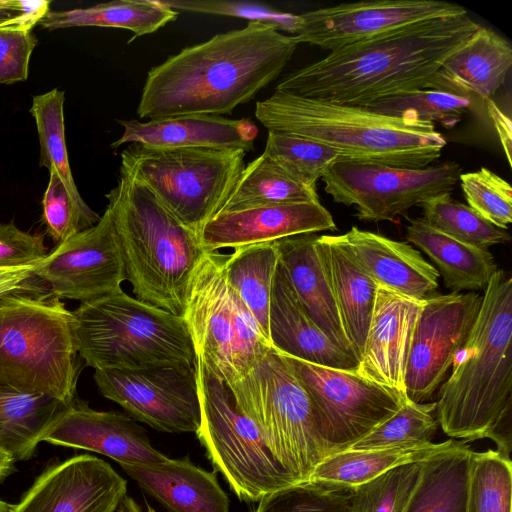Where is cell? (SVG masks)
Instances as JSON below:
<instances>
[{
	"mask_svg": "<svg viewBox=\"0 0 512 512\" xmlns=\"http://www.w3.org/2000/svg\"><path fill=\"white\" fill-rule=\"evenodd\" d=\"M483 295L475 291L430 295L418 312L405 370L408 400L430 399L452 367L477 318Z\"/></svg>",
	"mask_w": 512,
	"mask_h": 512,
	"instance_id": "cell-15",
	"label": "cell"
},
{
	"mask_svg": "<svg viewBox=\"0 0 512 512\" xmlns=\"http://www.w3.org/2000/svg\"><path fill=\"white\" fill-rule=\"evenodd\" d=\"M461 167L445 161L424 168L339 160L322 175L324 191L334 202L355 206L362 221H392L417 205L450 194Z\"/></svg>",
	"mask_w": 512,
	"mask_h": 512,
	"instance_id": "cell-13",
	"label": "cell"
},
{
	"mask_svg": "<svg viewBox=\"0 0 512 512\" xmlns=\"http://www.w3.org/2000/svg\"><path fill=\"white\" fill-rule=\"evenodd\" d=\"M512 66V47L502 36L480 26L442 65L432 89L488 101L504 84Z\"/></svg>",
	"mask_w": 512,
	"mask_h": 512,
	"instance_id": "cell-28",
	"label": "cell"
},
{
	"mask_svg": "<svg viewBox=\"0 0 512 512\" xmlns=\"http://www.w3.org/2000/svg\"><path fill=\"white\" fill-rule=\"evenodd\" d=\"M489 115L493 121L497 131L499 140L505 152L508 164L511 166V146H512V131L511 120L503 113V111L492 101H486Z\"/></svg>",
	"mask_w": 512,
	"mask_h": 512,
	"instance_id": "cell-51",
	"label": "cell"
},
{
	"mask_svg": "<svg viewBox=\"0 0 512 512\" xmlns=\"http://www.w3.org/2000/svg\"><path fill=\"white\" fill-rule=\"evenodd\" d=\"M0 512H10V505L0 500Z\"/></svg>",
	"mask_w": 512,
	"mask_h": 512,
	"instance_id": "cell-54",
	"label": "cell"
},
{
	"mask_svg": "<svg viewBox=\"0 0 512 512\" xmlns=\"http://www.w3.org/2000/svg\"><path fill=\"white\" fill-rule=\"evenodd\" d=\"M512 462L496 450L471 452L466 512H511Z\"/></svg>",
	"mask_w": 512,
	"mask_h": 512,
	"instance_id": "cell-38",
	"label": "cell"
},
{
	"mask_svg": "<svg viewBox=\"0 0 512 512\" xmlns=\"http://www.w3.org/2000/svg\"><path fill=\"white\" fill-rule=\"evenodd\" d=\"M47 0H0V30L32 31L50 11Z\"/></svg>",
	"mask_w": 512,
	"mask_h": 512,
	"instance_id": "cell-49",
	"label": "cell"
},
{
	"mask_svg": "<svg viewBox=\"0 0 512 512\" xmlns=\"http://www.w3.org/2000/svg\"><path fill=\"white\" fill-rule=\"evenodd\" d=\"M297 202H319L316 188L298 180L263 152L245 165L218 214Z\"/></svg>",
	"mask_w": 512,
	"mask_h": 512,
	"instance_id": "cell-34",
	"label": "cell"
},
{
	"mask_svg": "<svg viewBox=\"0 0 512 512\" xmlns=\"http://www.w3.org/2000/svg\"><path fill=\"white\" fill-rule=\"evenodd\" d=\"M406 230L407 241L436 263L445 286L454 293L485 289L498 270L488 249L458 241L421 218L411 220Z\"/></svg>",
	"mask_w": 512,
	"mask_h": 512,
	"instance_id": "cell-30",
	"label": "cell"
},
{
	"mask_svg": "<svg viewBox=\"0 0 512 512\" xmlns=\"http://www.w3.org/2000/svg\"><path fill=\"white\" fill-rule=\"evenodd\" d=\"M167 7L178 11L244 18L274 24L279 30L290 32L293 14L275 12L268 7L244 2L222 0H161Z\"/></svg>",
	"mask_w": 512,
	"mask_h": 512,
	"instance_id": "cell-46",
	"label": "cell"
},
{
	"mask_svg": "<svg viewBox=\"0 0 512 512\" xmlns=\"http://www.w3.org/2000/svg\"><path fill=\"white\" fill-rule=\"evenodd\" d=\"M438 425L436 402L415 403L406 399L393 416L349 449H382L430 443Z\"/></svg>",
	"mask_w": 512,
	"mask_h": 512,
	"instance_id": "cell-40",
	"label": "cell"
},
{
	"mask_svg": "<svg viewBox=\"0 0 512 512\" xmlns=\"http://www.w3.org/2000/svg\"><path fill=\"white\" fill-rule=\"evenodd\" d=\"M455 440L382 449H346L325 457L307 482L354 489L404 463L421 462L456 444Z\"/></svg>",
	"mask_w": 512,
	"mask_h": 512,
	"instance_id": "cell-31",
	"label": "cell"
},
{
	"mask_svg": "<svg viewBox=\"0 0 512 512\" xmlns=\"http://www.w3.org/2000/svg\"><path fill=\"white\" fill-rule=\"evenodd\" d=\"M72 314L78 354L95 370L194 365L184 318L122 290L81 302Z\"/></svg>",
	"mask_w": 512,
	"mask_h": 512,
	"instance_id": "cell-7",
	"label": "cell"
},
{
	"mask_svg": "<svg viewBox=\"0 0 512 512\" xmlns=\"http://www.w3.org/2000/svg\"><path fill=\"white\" fill-rule=\"evenodd\" d=\"M48 254L44 236L0 223V268L35 264Z\"/></svg>",
	"mask_w": 512,
	"mask_h": 512,
	"instance_id": "cell-48",
	"label": "cell"
},
{
	"mask_svg": "<svg viewBox=\"0 0 512 512\" xmlns=\"http://www.w3.org/2000/svg\"><path fill=\"white\" fill-rule=\"evenodd\" d=\"M275 244L279 261L307 314L333 344L355 357L340 321L316 237L296 235L276 240Z\"/></svg>",
	"mask_w": 512,
	"mask_h": 512,
	"instance_id": "cell-24",
	"label": "cell"
},
{
	"mask_svg": "<svg viewBox=\"0 0 512 512\" xmlns=\"http://www.w3.org/2000/svg\"><path fill=\"white\" fill-rule=\"evenodd\" d=\"M42 205V221L55 245L94 226L101 218L86 203L75 201L53 170L49 171Z\"/></svg>",
	"mask_w": 512,
	"mask_h": 512,
	"instance_id": "cell-43",
	"label": "cell"
},
{
	"mask_svg": "<svg viewBox=\"0 0 512 512\" xmlns=\"http://www.w3.org/2000/svg\"><path fill=\"white\" fill-rule=\"evenodd\" d=\"M268 334L270 346L283 355L334 369L355 371L358 366L307 314L280 261L271 288Z\"/></svg>",
	"mask_w": 512,
	"mask_h": 512,
	"instance_id": "cell-22",
	"label": "cell"
},
{
	"mask_svg": "<svg viewBox=\"0 0 512 512\" xmlns=\"http://www.w3.org/2000/svg\"><path fill=\"white\" fill-rule=\"evenodd\" d=\"M343 236L378 285L418 301L437 289L438 270L411 245L355 226Z\"/></svg>",
	"mask_w": 512,
	"mask_h": 512,
	"instance_id": "cell-26",
	"label": "cell"
},
{
	"mask_svg": "<svg viewBox=\"0 0 512 512\" xmlns=\"http://www.w3.org/2000/svg\"><path fill=\"white\" fill-rule=\"evenodd\" d=\"M225 257L217 251L204 252L190 282L183 318L195 358L231 385L271 346L227 283Z\"/></svg>",
	"mask_w": 512,
	"mask_h": 512,
	"instance_id": "cell-11",
	"label": "cell"
},
{
	"mask_svg": "<svg viewBox=\"0 0 512 512\" xmlns=\"http://www.w3.org/2000/svg\"><path fill=\"white\" fill-rule=\"evenodd\" d=\"M121 468L169 512H229V498L216 473L202 469L187 457Z\"/></svg>",
	"mask_w": 512,
	"mask_h": 512,
	"instance_id": "cell-25",
	"label": "cell"
},
{
	"mask_svg": "<svg viewBox=\"0 0 512 512\" xmlns=\"http://www.w3.org/2000/svg\"><path fill=\"white\" fill-rule=\"evenodd\" d=\"M255 117L268 131L330 146L342 160L419 169L437 160L447 144L432 122L279 91L256 103Z\"/></svg>",
	"mask_w": 512,
	"mask_h": 512,
	"instance_id": "cell-4",
	"label": "cell"
},
{
	"mask_svg": "<svg viewBox=\"0 0 512 512\" xmlns=\"http://www.w3.org/2000/svg\"><path fill=\"white\" fill-rule=\"evenodd\" d=\"M37 44L32 31L0 30V84L27 80L30 57Z\"/></svg>",
	"mask_w": 512,
	"mask_h": 512,
	"instance_id": "cell-47",
	"label": "cell"
},
{
	"mask_svg": "<svg viewBox=\"0 0 512 512\" xmlns=\"http://www.w3.org/2000/svg\"><path fill=\"white\" fill-rule=\"evenodd\" d=\"M298 44L274 24L248 21L186 47L149 70L137 114L149 119L230 114L279 76Z\"/></svg>",
	"mask_w": 512,
	"mask_h": 512,
	"instance_id": "cell-1",
	"label": "cell"
},
{
	"mask_svg": "<svg viewBox=\"0 0 512 512\" xmlns=\"http://www.w3.org/2000/svg\"><path fill=\"white\" fill-rule=\"evenodd\" d=\"M71 405L0 385V449L14 460L29 459Z\"/></svg>",
	"mask_w": 512,
	"mask_h": 512,
	"instance_id": "cell-29",
	"label": "cell"
},
{
	"mask_svg": "<svg viewBox=\"0 0 512 512\" xmlns=\"http://www.w3.org/2000/svg\"><path fill=\"white\" fill-rule=\"evenodd\" d=\"M471 105V100L466 96L419 89L380 99L365 108L388 116L439 122L450 129L456 126Z\"/></svg>",
	"mask_w": 512,
	"mask_h": 512,
	"instance_id": "cell-39",
	"label": "cell"
},
{
	"mask_svg": "<svg viewBox=\"0 0 512 512\" xmlns=\"http://www.w3.org/2000/svg\"><path fill=\"white\" fill-rule=\"evenodd\" d=\"M264 153L308 186L317 181L341 154L330 146L298 135L268 131Z\"/></svg>",
	"mask_w": 512,
	"mask_h": 512,
	"instance_id": "cell-41",
	"label": "cell"
},
{
	"mask_svg": "<svg viewBox=\"0 0 512 512\" xmlns=\"http://www.w3.org/2000/svg\"><path fill=\"white\" fill-rule=\"evenodd\" d=\"M421 462L398 465L352 489L346 512H404L419 480Z\"/></svg>",
	"mask_w": 512,
	"mask_h": 512,
	"instance_id": "cell-42",
	"label": "cell"
},
{
	"mask_svg": "<svg viewBox=\"0 0 512 512\" xmlns=\"http://www.w3.org/2000/svg\"><path fill=\"white\" fill-rule=\"evenodd\" d=\"M117 512H142L137 502L129 497L125 496L117 508Z\"/></svg>",
	"mask_w": 512,
	"mask_h": 512,
	"instance_id": "cell-53",
	"label": "cell"
},
{
	"mask_svg": "<svg viewBox=\"0 0 512 512\" xmlns=\"http://www.w3.org/2000/svg\"><path fill=\"white\" fill-rule=\"evenodd\" d=\"M458 4L436 0H377L343 3L294 15L297 42L334 51L428 20L461 16Z\"/></svg>",
	"mask_w": 512,
	"mask_h": 512,
	"instance_id": "cell-16",
	"label": "cell"
},
{
	"mask_svg": "<svg viewBox=\"0 0 512 512\" xmlns=\"http://www.w3.org/2000/svg\"><path fill=\"white\" fill-rule=\"evenodd\" d=\"M126 495L110 464L82 454L44 470L10 512H115Z\"/></svg>",
	"mask_w": 512,
	"mask_h": 512,
	"instance_id": "cell-18",
	"label": "cell"
},
{
	"mask_svg": "<svg viewBox=\"0 0 512 512\" xmlns=\"http://www.w3.org/2000/svg\"><path fill=\"white\" fill-rule=\"evenodd\" d=\"M279 255L275 241L234 248L226 254L225 278L257 321L269 341L268 321L272 282Z\"/></svg>",
	"mask_w": 512,
	"mask_h": 512,
	"instance_id": "cell-35",
	"label": "cell"
},
{
	"mask_svg": "<svg viewBox=\"0 0 512 512\" xmlns=\"http://www.w3.org/2000/svg\"><path fill=\"white\" fill-rule=\"evenodd\" d=\"M468 206L482 218L506 230L512 221V189L503 178L482 167L459 176Z\"/></svg>",
	"mask_w": 512,
	"mask_h": 512,
	"instance_id": "cell-44",
	"label": "cell"
},
{
	"mask_svg": "<svg viewBox=\"0 0 512 512\" xmlns=\"http://www.w3.org/2000/svg\"><path fill=\"white\" fill-rule=\"evenodd\" d=\"M336 229L320 201L297 202L217 214L205 223L198 238L204 252H213Z\"/></svg>",
	"mask_w": 512,
	"mask_h": 512,
	"instance_id": "cell-19",
	"label": "cell"
},
{
	"mask_svg": "<svg viewBox=\"0 0 512 512\" xmlns=\"http://www.w3.org/2000/svg\"><path fill=\"white\" fill-rule=\"evenodd\" d=\"M179 13L161 0H117L87 8L49 11L39 25L49 31L70 27H111L133 32L135 38L152 34L177 19Z\"/></svg>",
	"mask_w": 512,
	"mask_h": 512,
	"instance_id": "cell-33",
	"label": "cell"
},
{
	"mask_svg": "<svg viewBox=\"0 0 512 512\" xmlns=\"http://www.w3.org/2000/svg\"><path fill=\"white\" fill-rule=\"evenodd\" d=\"M316 246L327 270L343 330L359 362L378 284L357 260L343 235L316 237Z\"/></svg>",
	"mask_w": 512,
	"mask_h": 512,
	"instance_id": "cell-27",
	"label": "cell"
},
{
	"mask_svg": "<svg viewBox=\"0 0 512 512\" xmlns=\"http://www.w3.org/2000/svg\"><path fill=\"white\" fill-rule=\"evenodd\" d=\"M436 418L452 438H489L511 460L512 279L497 270L477 318L436 401Z\"/></svg>",
	"mask_w": 512,
	"mask_h": 512,
	"instance_id": "cell-3",
	"label": "cell"
},
{
	"mask_svg": "<svg viewBox=\"0 0 512 512\" xmlns=\"http://www.w3.org/2000/svg\"><path fill=\"white\" fill-rule=\"evenodd\" d=\"M480 26L468 14L417 23L331 51L284 76L275 91L366 107L402 92L432 89L443 63Z\"/></svg>",
	"mask_w": 512,
	"mask_h": 512,
	"instance_id": "cell-2",
	"label": "cell"
},
{
	"mask_svg": "<svg viewBox=\"0 0 512 512\" xmlns=\"http://www.w3.org/2000/svg\"><path fill=\"white\" fill-rule=\"evenodd\" d=\"M105 197L135 297L183 317L190 282L204 254L198 233L121 168L117 185Z\"/></svg>",
	"mask_w": 512,
	"mask_h": 512,
	"instance_id": "cell-5",
	"label": "cell"
},
{
	"mask_svg": "<svg viewBox=\"0 0 512 512\" xmlns=\"http://www.w3.org/2000/svg\"><path fill=\"white\" fill-rule=\"evenodd\" d=\"M228 386L280 465L298 483L307 482L329 451L319 435L310 399L285 357L271 347Z\"/></svg>",
	"mask_w": 512,
	"mask_h": 512,
	"instance_id": "cell-8",
	"label": "cell"
},
{
	"mask_svg": "<svg viewBox=\"0 0 512 512\" xmlns=\"http://www.w3.org/2000/svg\"><path fill=\"white\" fill-rule=\"evenodd\" d=\"M420 206L426 224L463 243L488 249L511 239L506 230L497 228L450 194L437 196Z\"/></svg>",
	"mask_w": 512,
	"mask_h": 512,
	"instance_id": "cell-37",
	"label": "cell"
},
{
	"mask_svg": "<svg viewBox=\"0 0 512 512\" xmlns=\"http://www.w3.org/2000/svg\"><path fill=\"white\" fill-rule=\"evenodd\" d=\"M350 489L297 483L265 495L254 512H346Z\"/></svg>",
	"mask_w": 512,
	"mask_h": 512,
	"instance_id": "cell-45",
	"label": "cell"
},
{
	"mask_svg": "<svg viewBox=\"0 0 512 512\" xmlns=\"http://www.w3.org/2000/svg\"><path fill=\"white\" fill-rule=\"evenodd\" d=\"M14 459L0 449V482H2L13 470Z\"/></svg>",
	"mask_w": 512,
	"mask_h": 512,
	"instance_id": "cell-52",
	"label": "cell"
},
{
	"mask_svg": "<svg viewBox=\"0 0 512 512\" xmlns=\"http://www.w3.org/2000/svg\"><path fill=\"white\" fill-rule=\"evenodd\" d=\"M147 512H156L152 507L147 506Z\"/></svg>",
	"mask_w": 512,
	"mask_h": 512,
	"instance_id": "cell-55",
	"label": "cell"
},
{
	"mask_svg": "<svg viewBox=\"0 0 512 512\" xmlns=\"http://www.w3.org/2000/svg\"><path fill=\"white\" fill-rule=\"evenodd\" d=\"M201 420L197 438L215 471L245 502L298 482L269 450L255 423L238 407L227 383L195 358Z\"/></svg>",
	"mask_w": 512,
	"mask_h": 512,
	"instance_id": "cell-10",
	"label": "cell"
},
{
	"mask_svg": "<svg viewBox=\"0 0 512 512\" xmlns=\"http://www.w3.org/2000/svg\"><path fill=\"white\" fill-rule=\"evenodd\" d=\"M35 264L0 268V299L34 284L38 280L33 273Z\"/></svg>",
	"mask_w": 512,
	"mask_h": 512,
	"instance_id": "cell-50",
	"label": "cell"
},
{
	"mask_svg": "<svg viewBox=\"0 0 512 512\" xmlns=\"http://www.w3.org/2000/svg\"><path fill=\"white\" fill-rule=\"evenodd\" d=\"M422 301L378 285L362 356L355 372L405 393V370Z\"/></svg>",
	"mask_w": 512,
	"mask_h": 512,
	"instance_id": "cell-21",
	"label": "cell"
},
{
	"mask_svg": "<svg viewBox=\"0 0 512 512\" xmlns=\"http://www.w3.org/2000/svg\"><path fill=\"white\" fill-rule=\"evenodd\" d=\"M33 273L60 299L85 302L121 291L125 266L109 209L94 226L55 245Z\"/></svg>",
	"mask_w": 512,
	"mask_h": 512,
	"instance_id": "cell-17",
	"label": "cell"
},
{
	"mask_svg": "<svg viewBox=\"0 0 512 512\" xmlns=\"http://www.w3.org/2000/svg\"><path fill=\"white\" fill-rule=\"evenodd\" d=\"M41 283L0 299V385L72 404L80 368L75 318Z\"/></svg>",
	"mask_w": 512,
	"mask_h": 512,
	"instance_id": "cell-6",
	"label": "cell"
},
{
	"mask_svg": "<svg viewBox=\"0 0 512 512\" xmlns=\"http://www.w3.org/2000/svg\"><path fill=\"white\" fill-rule=\"evenodd\" d=\"M100 393L134 420L167 433H195L201 420L194 365L97 369Z\"/></svg>",
	"mask_w": 512,
	"mask_h": 512,
	"instance_id": "cell-14",
	"label": "cell"
},
{
	"mask_svg": "<svg viewBox=\"0 0 512 512\" xmlns=\"http://www.w3.org/2000/svg\"><path fill=\"white\" fill-rule=\"evenodd\" d=\"M283 356L310 399L329 455L349 449L393 416L407 399L405 393L367 380L355 371Z\"/></svg>",
	"mask_w": 512,
	"mask_h": 512,
	"instance_id": "cell-12",
	"label": "cell"
},
{
	"mask_svg": "<svg viewBox=\"0 0 512 512\" xmlns=\"http://www.w3.org/2000/svg\"><path fill=\"white\" fill-rule=\"evenodd\" d=\"M471 452L462 440L423 460L404 512H466Z\"/></svg>",
	"mask_w": 512,
	"mask_h": 512,
	"instance_id": "cell-32",
	"label": "cell"
},
{
	"mask_svg": "<svg viewBox=\"0 0 512 512\" xmlns=\"http://www.w3.org/2000/svg\"><path fill=\"white\" fill-rule=\"evenodd\" d=\"M124 129L111 144H140L154 148H242L253 150L257 126L249 119H228L215 115H180L141 122L136 119L116 120Z\"/></svg>",
	"mask_w": 512,
	"mask_h": 512,
	"instance_id": "cell-23",
	"label": "cell"
},
{
	"mask_svg": "<svg viewBox=\"0 0 512 512\" xmlns=\"http://www.w3.org/2000/svg\"><path fill=\"white\" fill-rule=\"evenodd\" d=\"M44 441L93 451L120 466L162 463L169 458L152 446L145 430L133 418L94 410L77 397Z\"/></svg>",
	"mask_w": 512,
	"mask_h": 512,
	"instance_id": "cell-20",
	"label": "cell"
},
{
	"mask_svg": "<svg viewBox=\"0 0 512 512\" xmlns=\"http://www.w3.org/2000/svg\"><path fill=\"white\" fill-rule=\"evenodd\" d=\"M247 151L242 148H154L130 144L120 168L148 186L186 226L199 233L232 192Z\"/></svg>",
	"mask_w": 512,
	"mask_h": 512,
	"instance_id": "cell-9",
	"label": "cell"
},
{
	"mask_svg": "<svg viewBox=\"0 0 512 512\" xmlns=\"http://www.w3.org/2000/svg\"><path fill=\"white\" fill-rule=\"evenodd\" d=\"M65 92L54 88L32 98L30 113L35 119L40 147L39 166L55 171L71 197L85 203L69 165L64 123Z\"/></svg>",
	"mask_w": 512,
	"mask_h": 512,
	"instance_id": "cell-36",
	"label": "cell"
}]
</instances>
